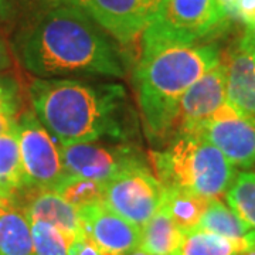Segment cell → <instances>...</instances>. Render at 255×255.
I'll return each instance as SVG.
<instances>
[{"label": "cell", "instance_id": "cell-1", "mask_svg": "<svg viewBox=\"0 0 255 255\" xmlns=\"http://www.w3.org/2000/svg\"><path fill=\"white\" fill-rule=\"evenodd\" d=\"M18 63L37 78L127 74L122 54L81 7L57 4L38 13L14 41Z\"/></svg>", "mask_w": 255, "mask_h": 255}, {"label": "cell", "instance_id": "cell-2", "mask_svg": "<svg viewBox=\"0 0 255 255\" xmlns=\"http://www.w3.org/2000/svg\"><path fill=\"white\" fill-rule=\"evenodd\" d=\"M33 112L60 145L128 143L139 121L122 84L77 78H36L28 87Z\"/></svg>", "mask_w": 255, "mask_h": 255}, {"label": "cell", "instance_id": "cell-3", "mask_svg": "<svg viewBox=\"0 0 255 255\" xmlns=\"http://www.w3.org/2000/svg\"><path fill=\"white\" fill-rule=\"evenodd\" d=\"M221 63L217 47L142 36L133 85L152 142L170 140L183 94Z\"/></svg>", "mask_w": 255, "mask_h": 255}, {"label": "cell", "instance_id": "cell-4", "mask_svg": "<svg viewBox=\"0 0 255 255\" xmlns=\"http://www.w3.org/2000/svg\"><path fill=\"white\" fill-rule=\"evenodd\" d=\"M157 180L164 189L189 191L203 199L226 194L237 170L226 156L200 135H179L163 150L150 152Z\"/></svg>", "mask_w": 255, "mask_h": 255}, {"label": "cell", "instance_id": "cell-5", "mask_svg": "<svg viewBox=\"0 0 255 255\" xmlns=\"http://www.w3.org/2000/svg\"><path fill=\"white\" fill-rule=\"evenodd\" d=\"M228 20L216 0H162L143 36L199 43L223 30Z\"/></svg>", "mask_w": 255, "mask_h": 255}, {"label": "cell", "instance_id": "cell-6", "mask_svg": "<svg viewBox=\"0 0 255 255\" xmlns=\"http://www.w3.org/2000/svg\"><path fill=\"white\" fill-rule=\"evenodd\" d=\"M16 132L26 189H54L67 173L61 147L33 111L18 115Z\"/></svg>", "mask_w": 255, "mask_h": 255}, {"label": "cell", "instance_id": "cell-7", "mask_svg": "<svg viewBox=\"0 0 255 255\" xmlns=\"http://www.w3.org/2000/svg\"><path fill=\"white\" fill-rule=\"evenodd\" d=\"M164 187L149 164L129 169L104 183L102 203L139 228L145 226L163 203Z\"/></svg>", "mask_w": 255, "mask_h": 255}, {"label": "cell", "instance_id": "cell-8", "mask_svg": "<svg viewBox=\"0 0 255 255\" xmlns=\"http://www.w3.org/2000/svg\"><path fill=\"white\" fill-rule=\"evenodd\" d=\"M60 147L67 173L100 183H107L129 169L147 164L143 153L130 143L87 142Z\"/></svg>", "mask_w": 255, "mask_h": 255}, {"label": "cell", "instance_id": "cell-9", "mask_svg": "<svg viewBox=\"0 0 255 255\" xmlns=\"http://www.w3.org/2000/svg\"><path fill=\"white\" fill-rule=\"evenodd\" d=\"M194 135L209 140L236 167L255 164V119L240 115L227 102Z\"/></svg>", "mask_w": 255, "mask_h": 255}, {"label": "cell", "instance_id": "cell-10", "mask_svg": "<svg viewBox=\"0 0 255 255\" xmlns=\"http://www.w3.org/2000/svg\"><path fill=\"white\" fill-rule=\"evenodd\" d=\"M227 102V67L224 61L204 74L179 101L172 137L196 133Z\"/></svg>", "mask_w": 255, "mask_h": 255}, {"label": "cell", "instance_id": "cell-11", "mask_svg": "<svg viewBox=\"0 0 255 255\" xmlns=\"http://www.w3.org/2000/svg\"><path fill=\"white\" fill-rule=\"evenodd\" d=\"M162 0H90L85 11L104 31L128 46L143 36Z\"/></svg>", "mask_w": 255, "mask_h": 255}, {"label": "cell", "instance_id": "cell-12", "mask_svg": "<svg viewBox=\"0 0 255 255\" xmlns=\"http://www.w3.org/2000/svg\"><path fill=\"white\" fill-rule=\"evenodd\" d=\"M82 231L105 255H128L140 247V228L110 210L104 203L80 209Z\"/></svg>", "mask_w": 255, "mask_h": 255}, {"label": "cell", "instance_id": "cell-13", "mask_svg": "<svg viewBox=\"0 0 255 255\" xmlns=\"http://www.w3.org/2000/svg\"><path fill=\"white\" fill-rule=\"evenodd\" d=\"M33 190L34 193H30L26 203L21 204L30 221L48 223L71 240L84 233L80 210L51 189Z\"/></svg>", "mask_w": 255, "mask_h": 255}, {"label": "cell", "instance_id": "cell-14", "mask_svg": "<svg viewBox=\"0 0 255 255\" xmlns=\"http://www.w3.org/2000/svg\"><path fill=\"white\" fill-rule=\"evenodd\" d=\"M227 67V104L240 115L255 119V55L236 48Z\"/></svg>", "mask_w": 255, "mask_h": 255}, {"label": "cell", "instance_id": "cell-15", "mask_svg": "<svg viewBox=\"0 0 255 255\" xmlns=\"http://www.w3.org/2000/svg\"><path fill=\"white\" fill-rule=\"evenodd\" d=\"M0 255H34L31 221L13 199L0 203Z\"/></svg>", "mask_w": 255, "mask_h": 255}, {"label": "cell", "instance_id": "cell-16", "mask_svg": "<svg viewBox=\"0 0 255 255\" xmlns=\"http://www.w3.org/2000/svg\"><path fill=\"white\" fill-rule=\"evenodd\" d=\"M140 248L150 255H176L182 244L183 233L169 213L160 209L140 228Z\"/></svg>", "mask_w": 255, "mask_h": 255}, {"label": "cell", "instance_id": "cell-17", "mask_svg": "<svg viewBox=\"0 0 255 255\" xmlns=\"http://www.w3.org/2000/svg\"><path fill=\"white\" fill-rule=\"evenodd\" d=\"M247 247V237L231 240L194 228L183 233L176 255H241Z\"/></svg>", "mask_w": 255, "mask_h": 255}, {"label": "cell", "instance_id": "cell-18", "mask_svg": "<svg viewBox=\"0 0 255 255\" xmlns=\"http://www.w3.org/2000/svg\"><path fill=\"white\" fill-rule=\"evenodd\" d=\"M196 228L231 240H241L250 233V227L220 199L209 201Z\"/></svg>", "mask_w": 255, "mask_h": 255}, {"label": "cell", "instance_id": "cell-19", "mask_svg": "<svg viewBox=\"0 0 255 255\" xmlns=\"http://www.w3.org/2000/svg\"><path fill=\"white\" fill-rule=\"evenodd\" d=\"M209 201V199H203L189 191L164 189L162 207L169 213L177 227L182 231H189L197 227Z\"/></svg>", "mask_w": 255, "mask_h": 255}, {"label": "cell", "instance_id": "cell-20", "mask_svg": "<svg viewBox=\"0 0 255 255\" xmlns=\"http://www.w3.org/2000/svg\"><path fill=\"white\" fill-rule=\"evenodd\" d=\"M0 189L11 196L26 189L17 132L0 135Z\"/></svg>", "mask_w": 255, "mask_h": 255}, {"label": "cell", "instance_id": "cell-21", "mask_svg": "<svg viewBox=\"0 0 255 255\" xmlns=\"http://www.w3.org/2000/svg\"><path fill=\"white\" fill-rule=\"evenodd\" d=\"M226 200L228 207L255 230V172L244 170L236 174L226 191Z\"/></svg>", "mask_w": 255, "mask_h": 255}, {"label": "cell", "instance_id": "cell-22", "mask_svg": "<svg viewBox=\"0 0 255 255\" xmlns=\"http://www.w3.org/2000/svg\"><path fill=\"white\" fill-rule=\"evenodd\" d=\"M61 197H64L74 207L80 210L82 207L102 203L104 183L85 179L81 176L65 173L63 179L55 184L54 189Z\"/></svg>", "mask_w": 255, "mask_h": 255}, {"label": "cell", "instance_id": "cell-23", "mask_svg": "<svg viewBox=\"0 0 255 255\" xmlns=\"http://www.w3.org/2000/svg\"><path fill=\"white\" fill-rule=\"evenodd\" d=\"M34 255H68L71 238L44 221H31Z\"/></svg>", "mask_w": 255, "mask_h": 255}, {"label": "cell", "instance_id": "cell-24", "mask_svg": "<svg viewBox=\"0 0 255 255\" xmlns=\"http://www.w3.org/2000/svg\"><path fill=\"white\" fill-rule=\"evenodd\" d=\"M23 105L21 88L10 74H0V114L17 118Z\"/></svg>", "mask_w": 255, "mask_h": 255}, {"label": "cell", "instance_id": "cell-25", "mask_svg": "<svg viewBox=\"0 0 255 255\" xmlns=\"http://www.w3.org/2000/svg\"><path fill=\"white\" fill-rule=\"evenodd\" d=\"M68 255H105L100 247L97 246L91 238L87 237L84 233L73 238L68 247Z\"/></svg>", "mask_w": 255, "mask_h": 255}, {"label": "cell", "instance_id": "cell-26", "mask_svg": "<svg viewBox=\"0 0 255 255\" xmlns=\"http://www.w3.org/2000/svg\"><path fill=\"white\" fill-rule=\"evenodd\" d=\"M230 18H237L240 21L251 24L255 21V0H237L230 10Z\"/></svg>", "mask_w": 255, "mask_h": 255}, {"label": "cell", "instance_id": "cell-27", "mask_svg": "<svg viewBox=\"0 0 255 255\" xmlns=\"http://www.w3.org/2000/svg\"><path fill=\"white\" fill-rule=\"evenodd\" d=\"M238 48H241L248 54L255 55V21L251 24H247L246 31L238 43Z\"/></svg>", "mask_w": 255, "mask_h": 255}, {"label": "cell", "instance_id": "cell-28", "mask_svg": "<svg viewBox=\"0 0 255 255\" xmlns=\"http://www.w3.org/2000/svg\"><path fill=\"white\" fill-rule=\"evenodd\" d=\"M11 65H13V58H11V54L7 48V44L0 37V73L10 70Z\"/></svg>", "mask_w": 255, "mask_h": 255}, {"label": "cell", "instance_id": "cell-29", "mask_svg": "<svg viewBox=\"0 0 255 255\" xmlns=\"http://www.w3.org/2000/svg\"><path fill=\"white\" fill-rule=\"evenodd\" d=\"M16 129H17V118L0 114V135L16 132Z\"/></svg>", "mask_w": 255, "mask_h": 255}, {"label": "cell", "instance_id": "cell-30", "mask_svg": "<svg viewBox=\"0 0 255 255\" xmlns=\"http://www.w3.org/2000/svg\"><path fill=\"white\" fill-rule=\"evenodd\" d=\"M48 1H51V3H57V4L77 6V7H81V9H85L90 0H48Z\"/></svg>", "mask_w": 255, "mask_h": 255}, {"label": "cell", "instance_id": "cell-31", "mask_svg": "<svg viewBox=\"0 0 255 255\" xmlns=\"http://www.w3.org/2000/svg\"><path fill=\"white\" fill-rule=\"evenodd\" d=\"M248 247L241 253V255H255V231H250L246 236Z\"/></svg>", "mask_w": 255, "mask_h": 255}, {"label": "cell", "instance_id": "cell-32", "mask_svg": "<svg viewBox=\"0 0 255 255\" xmlns=\"http://www.w3.org/2000/svg\"><path fill=\"white\" fill-rule=\"evenodd\" d=\"M216 1L219 3L220 7H223V9L227 11V14H228V10H230V7H231L237 0H216ZM228 17H230V16H228Z\"/></svg>", "mask_w": 255, "mask_h": 255}, {"label": "cell", "instance_id": "cell-33", "mask_svg": "<svg viewBox=\"0 0 255 255\" xmlns=\"http://www.w3.org/2000/svg\"><path fill=\"white\" fill-rule=\"evenodd\" d=\"M7 199H13V196L6 190L0 189V200H7Z\"/></svg>", "mask_w": 255, "mask_h": 255}, {"label": "cell", "instance_id": "cell-34", "mask_svg": "<svg viewBox=\"0 0 255 255\" xmlns=\"http://www.w3.org/2000/svg\"><path fill=\"white\" fill-rule=\"evenodd\" d=\"M128 255H150V254H149V253H146L143 248H140V247H139V248H136V250H133L132 253H129V254H128Z\"/></svg>", "mask_w": 255, "mask_h": 255}, {"label": "cell", "instance_id": "cell-35", "mask_svg": "<svg viewBox=\"0 0 255 255\" xmlns=\"http://www.w3.org/2000/svg\"><path fill=\"white\" fill-rule=\"evenodd\" d=\"M7 200H10V199H7ZM1 201H4V200H0V203H1Z\"/></svg>", "mask_w": 255, "mask_h": 255}, {"label": "cell", "instance_id": "cell-36", "mask_svg": "<svg viewBox=\"0 0 255 255\" xmlns=\"http://www.w3.org/2000/svg\"><path fill=\"white\" fill-rule=\"evenodd\" d=\"M0 13H1V7H0Z\"/></svg>", "mask_w": 255, "mask_h": 255}]
</instances>
